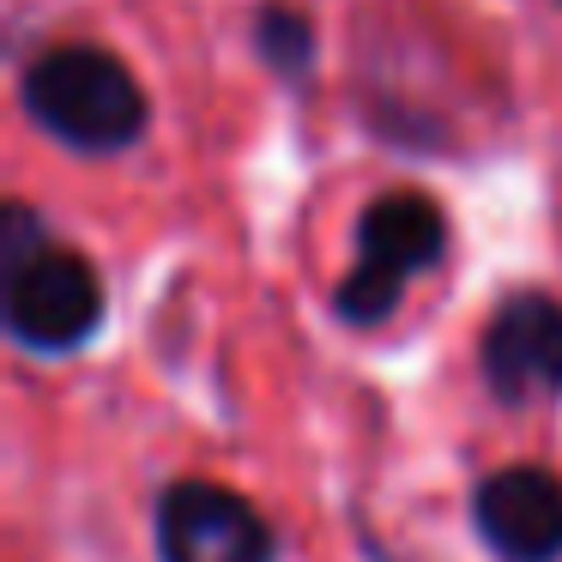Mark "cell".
Listing matches in <instances>:
<instances>
[{
  "mask_svg": "<svg viewBox=\"0 0 562 562\" xmlns=\"http://www.w3.org/2000/svg\"><path fill=\"white\" fill-rule=\"evenodd\" d=\"M110 321L103 272L31 200L0 206V327L25 357H79Z\"/></svg>",
  "mask_w": 562,
  "mask_h": 562,
  "instance_id": "1",
  "label": "cell"
},
{
  "mask_svg": "<svg viewBox=\"0 0 562 562\" xmlns=\"http://www.w3.org/2000/svg\"><path fill=\"white\" fill-rule=\"evenodd\" d=\"M19 110L74 158H122L151 134V98L115 49L86 37L43 43L19 74Z\"/></svg>",
  "mask_w": 562,
  "mask_h": 562,
  "instance_id": "2",
  "label": "cell"
},
{
  "mask_svg": "<svg viewBox=\"0 0 562 562\" xmlns=\"http://www.w3.org/2000/svg\"><path fill=\"white\" fill-rule=\"evenodd\" d=\"M453 248L448 206L424 188H381L351 224V267L333 284V321L351 333H375L400 315L405 291L436 272Z\"/></svg>",
  "mask_w": 562,
  "mask_h": 562,
  "instance_id": "3",
  "label": "cell"
},
{
  "mask_svg": "<svg viewBox=\"0 0 562 562\" xmlns=\"http://www.w3.org/2000/svg\"><path fill=\"white\" fill-rule=\"evenodd\" d=\"M158 562H279L272 520L218 477H176L151 502Z\"/></svg>",
  "mask_w": 562,
  "mask_h": 562,
  "instance_id": "4",
  "label": "cell"
},
{
  "mask_svg": "<svg viewBox=\"0 0 562 562\" xmlns=\"http://www.w3.org/2000/svg\"><path fill=\"white\" fill-rule=\"evenodd\" d=\"M477 375L502 412L562 400V296H550L544 284L502 296L477 333Z\"/></svg>",
  "mask_w": 562,
  "mask_h": 562,
  "instance_id": "5",
  "label": "cell"
},
{
  "mask_svg": "<svg viewBox=\"0 0 562 562\" xmlns=\"http://www.w3.org/2000/svg\"><path fill=\"white\" fill-rule=\"evenodd\" d=\"M472 532L496 562H562V472L532 460L472 484Z\"/></svg>",
  "mask_w": 562,
  "mask_h": 562,
  "instance_id": "6",
  "label": "cell"
},
{
  "mask_svg": "<svg viewBox=\"0 0 562 562\" xmlns=\"http://www.w3.org/2000/svg\"><path fill=\"white\" fill-rule=\"evenodd\" d=\"M248 55L267 67V79L291 98L321 86V25L296 0H260L248 13Z\"/></svg>",
  "mask_w": 562,
  "mask_h": 562,
  "instance_id": "7",
  "label": "cell"
},
{
  "mask_svg": "<svg viewBox=\"0 0 562 562\" xmlns=\"http://www.w3.org/2000/svg\"><path fill=\"white\" fill-rule=\"evenodd\" d=\"M357 115H363V134L375 139V146L400 151V158H453V151H460V127H453L436 103L412 98V91H400V86H363Z\"/></svg>",
  "mask_w": 562,
  "mask_h": 562,
  "instance_id": "8",
  "label": "cell"
},
{
  "mask_svg": "<svg viewBox=\"0 0 562 562\" xmlns=\"http://www.w3.org/2000/svg\"><path fill=\"white\" fill-rule=\"evenodd\" d=\"M363 550H369V562H400V557H387V550H381V544H375V538H369V532H363Z\"/></svg>",
  "mask_w": 562,
  "mask_h": 562,
  "instance_id": "9",
  "label": "cell"
},
{
  "mask_svg": "<svg viewBox=\"0 0 562 562\" xmlns=\"http://www.w3.org/2000/svg\"><path fill=\"white\" fill-rule=\"evenodd\" d=\"M544 7H550V13H562V0H544Z\"/></svg>",
  "mask_w": 562,
  "mask_h": 562,
  "instance_id": "10",
  "label": "cell"
}]
</instances>
